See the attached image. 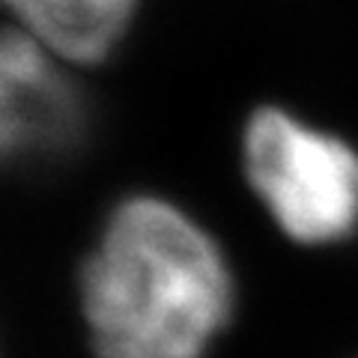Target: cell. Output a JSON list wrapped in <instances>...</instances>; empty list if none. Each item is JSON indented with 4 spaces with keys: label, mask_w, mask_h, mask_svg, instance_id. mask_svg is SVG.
I'll use <instances>...</instances> for the list:
<instances>
[{
    "label": "cell",
    "mask_w": 358,
    "mask_h": 358,
    "mask_svg": "<svg viewBox=\"0 0 358 358\" xmlns=\"http://www.w3.org/2000/svg\"><path fill=\"white\" fill-rule=\"evenodd\" d=\"M81 305L102 358H203L233 313V275L192 215L141 194L110 212Z\"/></svg>",
    "instance_id": "cell-1"
},
{
    "label": "cell",
    "mask_w": 358,
    "mask_h": 358,
    "mask_svg": "<svg viewBox=\"0 0 358 358\" xmlns=\"http://www.w3.org/2000/svg\"><path fill=\"white\" fill-rule=\"evenodd\" d=\"M248 182L301 245H331L358 227V152L281 108L254 110L242 138Z\"/></svg>",
    "instance_id": "cell-2"
},
{
    "label": "cell",
    "mask_w": 358,
    "mask_h": 358,
    "mask_svg": "<svg viewBox=\"0 0 358 358\" xmlns=\"http://www.w3.org/2000/svg\"><path fill=\"white\" fill-rule=\"evenodd\" d=\"M54 51L24 30H0V164L66 152L81 138V90Z\"/></svg>",
    "instance_id": "cell-3"
},
{
    "label": "cell",
    "mask_w": 358,
    "mask_h": 358,
    "mask_svg": "<svg viewBox=\"0 0 358 358\" xmlns=\"http://www.w3.org/2000/svg\"><path fill=\"white\" fill-rule=\"evenodd\" d=\"M24 33L66 63H99L114 54L138 0H0Z\"/></svg>",
    "instance_id": "cell-4"
}]
</instances>
